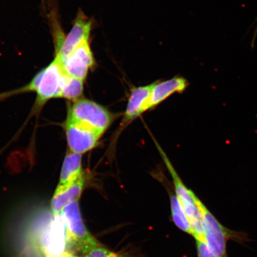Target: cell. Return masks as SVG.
Listing matches in <instances>:
<instances>
[{"mask_svg": "<svg viewBox=\"0 0 257 257\" xmlns=\"http://www.w3.org/2000/svg\"><path fill=\"white\" fill-rule=\"evenodd\" d=\"M171 210L173 220L180 229L194 236L190 221L186 215L184 208L176 196H172L171 199Z\"/></svg>", "mask_w": 257, "mask_h": 257, "instance_id": "14", "label": "cell"}, {"mask_svg": "<svg viewBox=\"0 0 257 257\" xmlns=\"http://www.w3.org/2000/svg\"><path fill=\"white\" fill-rule=\"evenodd\" d=\"M153 84L134 88L128 98V103L124 112L123 123L128 124L136 119L143 112L148 110Z\"/></svg>", "mask_w": 257, "mask_h": 257, "instance_id": "12", "label": "cell"}, {"mask_svg": "<svg viewBox=\"0 0 257 257\" xmlns=\"http://www.w3.org/2000/svg\"><path fill=\"white\" fill-rule=\"evenodd\" d=\"M82 253L85 257H124L104 248L98 243L88 247Z\"/></svg>", "mask_w": 257, "mask_h": 257, "instance_id": "16", "label": "cell"}, {"mask_svg": "<svg viewBox=\"0 0 257 257\" xmlns=\"http://www.w3.org/2000/svg\"><path fill=\"white\" fill-rule=\"evenodd\" d=\"M66 75L59 61L55 58L49 65L38 73L28 85L21 89L19 92H36L37 105H43L51 99L61 98Z\"/></svg>", "mask_w": 257, "mask_h": 257, "instance_id": "1", "label": "cell"}, {"mask_svg": "<svg viewBox=\"0 0 257 257\" xmlns=\"http://www.w3.org/2000/svg\"><path fill=\"white\" fill-rule=\"evenodd\" d=\"M60 216L66 230V243L82 252L88 247L98 243L83 222L79 201H73L67 205Z\"/></svg>", "mask_w": 257, "mask_h": 257, "instance_id": "3", "label": "cell"}, {"mask_svg": "<svg viewBox=\"0 0 257 257\" xmlns=\"http://www.w3.org/2000/svg\"><path fill=\"white\" fill-rule=\"evenodd\" d=\"M200 205L204 218L205 242L217 257H225L228 237L227 230L201 201Z\"/></svg>", "mask_w": 257, "mask_h": 257, "instance_id": "7", "label": "cell"}, {"mask_svg": "<svg viewBox=\"0 0 257 257\" xmlns=\"http://www.w3.org/2000/svg\"><path fill=\"white\" fill-rule=\"evenodd\" d=\"M256 32H257V28H256V30L255 34V36H254V37H253V39H255V35H256Z\"/></svg>", "mask_w": 257, "mask_h": 257, "instance_id": "20", "label": "cell"}, {"mask_svg": "<svg viewBox=\"0 0 257 257\" xmlns=\"http://www.w3.org/2000/svg\"><path fill=\"white\" fill-rule=\"evenodd\" d=\"M83 175L81 154L69 151L63 161L59 184L58 185L64 186L72 184Z\"/></svg>", "mask_w": 257, "mask_h": 257, "instance_id": "13", "label": "cell"}, {"mask_svg": "<svg viewBox=\"0 0 257 257\" xmlns=\"http://www.w3.org/2000/svg\"><path fill=\"white\" fill-rule=\"evenodd\" d=\"M66 252H64L62 253V254L60 255L57 256H50V257H65Z\"/></svg>", "mask_w": 257, "mask_h": 257, "instance_id": "19", "label": "cell"}, {"mask_svg": "<svg viewBox=\"0 0 257 257\" xmlns=\"http://www.w3.org/2000/svg\"><path fill=\"white\" fill-rule=\"evenodd\" d=\"M65 257H80V256L73 255V254H72V253H70L68 252H66Z\"/></svg>", "mask_w": 257, "mask_h": 257, "instance_id": "18", "label": "cell"}, {"mask_svg": "<svg viewBox=\"0 0 257 257\" xmlns=\"http://www.w3.org/2000/svg\"><path fill=\"white\" fill-rule=\"evenodd\" d=\"M55 58L66 75L82 80H85L89 70L95 64L89 41L80 45L65 59L59 60Z\"/></svg>", "mask_w": 257, "mask_h": 257, "instance_id": "5", "label": "cell"}, {"mask_svg": "<svg viewBox=\"0 0 257 257\" xmlns=\"http://www.w3.org/2000/svg\"><path fill=\"white\" fill-rule=\"evenodd\" d=\"M199 257H217L214 253L211 251L206 242L200 239H196Z\"/></svg>", "mask_w": 257, "mask_h": 257, "instance_id": "17", "label": "cell"}, {"mask_svg": "<svg viewBox=\"0 0 257 257\" xmlns=\"http://www.w3.org/2000/svg\"><path fill=\"white\" fill-rule=\"evenodd\" d=\"M85 182V176L83 175L72 184L58 185L51 201L54 217L60 216L63 209L70 202L79 200Z\"/></svg>", "mask_w": 257, "mask_h": 257, "instance_id": "10", "label": "cell"}, {"mask_svg": "<svg viewBox=\"0 0 257 257\" xmlns=\"http://www.w3.org/2000/svg\"><path fill=\"white\" fill-rule=\"evenodd\" d=\"M91 27V21L80 11L71 31L58 43L56 57L59 60L65 59L80 45L89 41Z\"/></svg>", "mask_w": 257, "mask_h": 257, "instance_id": "6", "label": "cell"}, {"mask_svg": "<svg viewBox=\"0 0 257 257\" xmlns=\"http://www.w3.org/2000/svg\"><path fill=\"white\" fill-rule=\"evenodd\" d=\"M67 118L102 135L110 126L112 115L103 106L89 99H81L70 107Z\"/></svg>", "mask_w": 257, "mask_h": 257, "instance_id": "2", "label": "cell"}, {"mask_svg": "<svg viewBox=\"0 0 257 257\" xmlns=\"http://www.w3.org/2000/svg\"><path fill=\"white\" fill-rule=\"evenodd\" d=\"M188 86L187 80L181 76L175 77L162 82L153 83L148 110L156 107L175 93L184 92Z\"/></svg>", "mask_w": 257, "mask_h": 257, "instance_id": "11", "label": "cell"}, {"mask_svg": "<svg viewBox=\"0 0 257 257\" xmlns=\"http://www.w3.org/2000/svg\"><path fill=\"white\" fill-rule=\"evenodd\" d=\"M66 243V233L60 216L54 217L44 232L42 247L48 256H57L63 253Z\"/></svg>", "mask_w": 257, "mask_h": 257, "instance_id": "9", "label": "cell"}, {"mask_svg": "<svg viewBox=\"0 0 257 257\" xmlns=\"http://www.w3.org/2000/svg\"><path fill=\"white\" fill-rule=\"evenodd\" d=\"M159 152L163 159L164 163L168 169L170 175L172 176L173 183H174L176 197L179 199L186 215L189 218V221L191 218L195 216L198 210L197 205V197L190 189L186 187L184 183L181 181V178L173 168L170 161L166 156L165 152L159 145L157 146Z\"/></svg>", "mask_w": 257, "mask_h": 257, "instance_id": "8", "label": "cell"}, {"mask_svg": "<svg viewBox=\"0 0 257 257\" xmlns=\"http://www.w3.org/2000/svg\"><path fill=\"white\" fill-rule=\"evenodd\" d=\"M83 80L66 75L63 86L62 96L68 100H78L82 94Z\"/></svg>", "mask_w": 257, "mask_h": 257, "instance_id": "15", "label": "cell"}, {"mask_svg": "<svg viewBox=\"0 0 257 257\" xmlns=\"http://www.w3.org/2000/svg\"><path fill=\"white\" fill-rule=\"evenodd\" d=\"M65 131L69 151L81 155L94 149L102 136L91 128L69 118H67Z\"/></svg>", "mask_w": 257, "mask_h": 257, "instance_id": "4", "label": "cell"}]
</instances>
